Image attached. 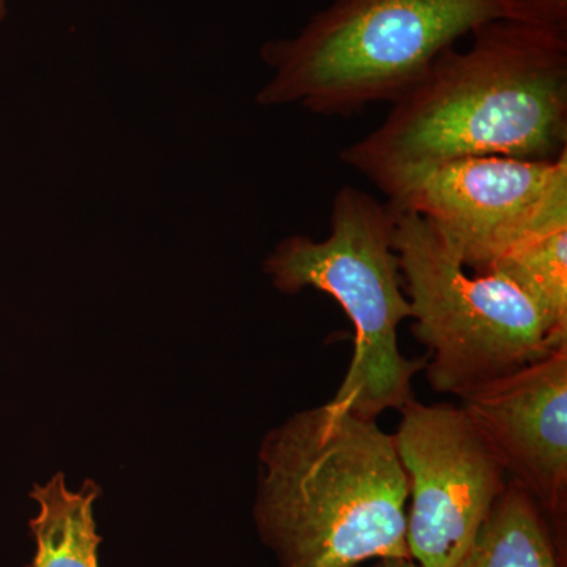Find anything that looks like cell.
<instances>
[{"label":"cell","instance_id":"4","mask_svg":"<svg viewBox=\"0 0 567 567\" xmlns=\"http://www.w3.org/2000/svg\"><path fill=\"white\" fill-rule=\"evenodd\" d=\"M393 235L390 204L342 186L331 205L330 235L286 238L264 265L281 292L319 290L344 309L354 330L353 358L330 404L371 420L412 401L413 379L427 365V354L410 360L399 349V324L412 309Z\"/></svg>","mask_w":567,"mask_h":567},{"label":"cell","instance_id":"5","mask_svg":"<svg viewBox=\"0 0 567 567\" xmlns=\"http://www.w3.org/2000/svg\"><path fill=\"white\" fill-rule=\"evenodd\" d=\"M391 208L413 334L427 349L432 390L462 399L567 344V334L516 282L496 270L468 274L423 216Z\"/></svg>","mask_w":567,"mask_h":567},{"label":"cell","instance_id":"2","mask_svg":"<svg viewBox=\"0 0 567 567\" xmlns=\"http://www.w3.org/2000/svg\"><path fill=\"white\" fill-rule=\"evenodd\" d=\"M254 520L279 567L410 558L409 480L393 435L327 402L265 436Z\"/></svg>","mask_w":567,"mask_h":567},{"label":"cell","instance_id":"12","mask_svg":"<svg viewBox=\"0 0 567 567\" xmlns=\"http://www.w3.org/2000/svg\"><path fill=\"white\" fill-rule=\"evenodd\" d=\"M503 20L567 33V0H498Z\"/></svg>","mask_w":567,"mask_h":567},{"label":"cell","instance_id":"1","mask_svg":"<svg viewBox=\"0 0 567 567\" xmlns=\"http://www.w3.org/2000/svg\"><path fill=\"white\" fill-rule=\"evenodd\" d=\"M450 48L341 152L390 200L442 164L470 156L557 162L567 153V33L494 20Z\"/></svg>","mask_w":567,"mask_h":567},{"label":"cell","instance_id":"6","mask_svg":"<svg viewBox=\"0 0 567 567\" xmlns=\"http://www.w3.org/2000/svg\"><path fill=\"white\" fill-rule=\"evenodd\" d=\"M393 435L409 480L406 547L420 567H454L507 486V473L464 406L406 402Z\"/></svg>","mask_w":567,"mask_h":567},{"label":"cell","instance_id":"10","mask_svg":"<svg viewBox=\"0 0 567 567\" xmlns=\"http://www.w3.org/2000/svg\"><path fill=\"white\" fill-rule=\"evenodd\" d=\"M454 567H561L543 509L514 481Z\"/></svg>","mask_w":567,"mask_h":567},{"label":"cell","instance_id":"14","mask_svg":"<svg viewBox=\"0 0 567 567\" xmlns=\"http://www.w3.org/2000/svg\"><path fill=\"white\" fill-rule=\"evenodd\" d=\"M6 17V0H0V20Z\"/></svg>","mask_w":567,"mask_h":567},{"label":"cell","instance_id":"8","mask_svg":"<svg viewBox=\"0 0 567 567\" xmlns=\"http://www.w3.org/2000/svg\"><path fill=\"white\" fill-rule=\"evenodd\" d=\"M511 481L561 517L567 491V344L461 399Z\"/></svg>","mask_w":567,"mask_h":567},{"label":"cell","instance_id":"3","mask_svg":"<svg viewBox=\"0 0 567 567\" xmlns=\"http://www.w3.org/2000/svg\"><path fill=\"white\" fill-rule=\"evenodd\" d=\"M494 20H503L498 0H333L292 39L265 44L275 76L257 103L352 115L395 102L443 52Z\"/></svg>","mask_w":567,"mask_h":567},{"label":"cell","instance_id":"13","mask_svg":"<svg viewBox=\"0 0 567 567\" xmlns=\"http://www.w3.org/2000/svg\"><path fill=\"white\" fill-rule=\"evenodd\" d=\"M354 567H420L412 558H386L377 559V561L364 563V565Z\"/></svg>","mask_w":567,"mask_h":567},{"label":"cell","instance_id":"9","mask_svg":"<svg viewBox=\"0 0 567 567\" xmlns=\"http://www.w3.org/2000/svg\"><path fill=\"white\" fill-rule=\"evenodd\" d=\"M100 488L87 481L81 491H70L62 475L44 486H35L32 498L39 514L31 520L35 537V557L29 567H100L93 505Z\"/></svg>","mask_w":567,"mask_h":567},{"label":"cell","instance_id":"7","mask_svg":"<svg viewBox=\"0 0 567 567\" xmlns=\"http://www.w3.org/2000/svg\"><path fill=\"white\" fill-rule=\"evenodd\" d=\"M390 204L423 216L465 268L484 274L518 241L567 215V153L557 162L456 159Z\"/></svg>","mask_w":567,"mask_h":567},{"label":"cell","instance_id":"11","mask_svg":"<svg viewBox=\"0 0 567 567\" xmlns=\"http://www.w3.org/2000/svg\"><path fill=\"white\" fill-rule=\"evenodd\" d=\"M488 270L516 282L567 334V215L518 241Z\"/></svg>","mask_w":567,"mask_h":567}]
</instances>
